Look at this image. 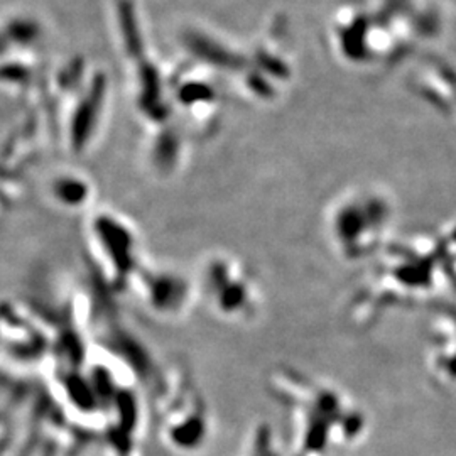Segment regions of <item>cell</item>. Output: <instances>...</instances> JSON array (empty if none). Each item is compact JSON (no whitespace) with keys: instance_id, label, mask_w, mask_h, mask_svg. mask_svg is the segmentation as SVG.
Segmentation results:
<instances>
[{"instance_id":"4","label":"cell","mask_w":456,"mask_h":456,"mask_svg":"<svg viewBox=\"0 0 456 456\" xmlns=\"http://www.w3.org/2000/svg\"><path fill=\"white\" fill-rule=\"evenodd\" d=\"M207 436V409L198 397L191 404H183L176 408V412H171V419L166 426V438L175 450L183 453L196 452L205 444Z\"/></svg>"},{"instance_id":"2","label":"cell","mask_w":456,"mask_h":456,"mask_svg":"<svg viewBox=\"0 0 456 456\" xmlns=\"http://www.w3.org/2000/svg\"><path fill=\"white\" fill-rule=\"evenodd\" d=\"M205 293L212 299L213 310L224 318L245 320L256 310V294L248 276L239 262L215 257L205 265Z\"/></svg>"},{"instance_id":"3","label":"cell","mask_w":456,"mask_h":456,"mask_svg":"<svg viewBox=\"0 0 456 456\" xmlns=\"http://www.w3.org/2000/svg\"><path fill=\"white\" fill-rule=\"evenodd\" d=\"M132 286L139 288L147 310L163 320H180L193 303L191 281L171 269L144 265Z\"/></svg>"},{"instance_id":"5","label":"cell","mask_w":456,"mask_h":456,"mask_svg":"<svg viewBox=\"0 0 456 456\" xmlns=\"http://www.w3.org/2000/svg\"><path fill=\"white\" fill-rule=\"evenodd\" d=\"M51 198L65 208H83L92 198V184L85 176L75 173L58 175L49 186Z\"/></svg>"},{"instance_id":"1","label":"cell","mask_w":456,"mask_h":456,"mask_svg":"<svg viewBox=\"0 0 456 456\" xmlns=\"http://www.w3.org/2000/svg\"><path fill=\"white\" fill-rule=\"evenodd\" d=\"M88 239L97 264L98 282L109 293H122L144 267L141 239L131 222L110 210H100L88 222Z\"/></svg>"}]
</instances>
